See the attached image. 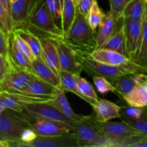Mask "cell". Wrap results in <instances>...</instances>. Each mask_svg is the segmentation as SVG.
Returning <instances> with one entry per match:
<instances>
[{"label":"cell","instance_id":"obj_1","mask_svg":"<svg viewBox=\"0 0 147 147\" xmlns=\"http://www.w3.org/2000/svg\"><path fill=\"white\" fill-rule=\"evenodd\" d=\"M96 32L88 20L77 11L76 18L67 34L63 37L65 42L78 54H91L96 50Z\"/></svg>","mask_w":147,"mask_h":147},{"label":"cell","instance_id":"obj_2","mask_svg":"<svg viewBox=\"0 0 147 147\" xmlns=\"http://www.w3.org/2000/svg\"><path fill=\"white\" fill-rule=\"evenodd\" d=\"M78 57L83 70L91 77L102 76L111 80L124 75L147 73L146 69L132 60L123 65H111L95 60L90 54H78Z\"/></svg>","mask_w":147,"mask_h":147},{"label":"cell","instance_id":"obj_3","mask_svg":"<svg viewBox=\"0 0 147 147\" xmlns=\"http://www.w3.org/2000/svg\"><path fill=\"white\" fill-rule=\"evenodd\" d=\"M27 30L41 38L63 37V30L56 23L49 10L45 0H40L32 13L27 24Z\"/></svg>","mask_w":147,"mask_h":147},{"label":"cell","instance_id":"obj_4","mask_svg":"<svg viewBox=\"0 0 147 147\" xmlns=\"http://www.w3.org/2000/svg\"><path fill=\"white\" fill-rule=\"evenodd\" d=\"M78 147H110V143L105 136L96 115L84 116L74 126Z\"/></svg>","mask_w":147,"mask_h":147},{"label":"cell","instance_id":"obj_5","mask_svg":"<svg viewBox=\"0 0 147 147\" xmlns=\"http://www.w3.org/2000/svg\"><path fill=\"white\" fill-rule=\"evenodd\" d=\"M34 121L24 113L4 109L0 113V140H21L22 132Z\"/></svg>","mask_w":147,"mask_h":147},{"label":"cell","instance_id":"obj_6","mask_svg":"<svg viewBox=\"0 0 147 147\" xmlns=\"http://www.w3.org/2000/svg\"><path fill=\"white\" fill-rule=\"evenodd\" d=\"M34 77L32 72L17 67L11 62L9 71L0 79V90L9 93H22Z\"/></svg>","mask_w":147,"mask_h":147},{"label":"cell","instance_id":"obj_7","mask_svg":"<svg viewBox=\"0 0 147 147\" xmlns=\"http://www.w3.org/2000/svg\"><path fill=\"white\" fill-rule=\"evenodd\" d=\"M23 113L30 116L33 121L38 119L57 121L67 123L73 128L76 123L49 103H29L25 105Z\"/></svg>","mask_w":147,"mask_h":147},{"label":"cell","instance_id":"obj_8","mask_svg":"<svg viewBox=\"0 0 147 147\" xmlns=\"http://www.w3.org/2000/svg\"><path fill=\"white\" fill-rule=\"evenodd\" d=\"M105 136L110 143V147H121L132 136L140 134L133 126L122 121L121 122L106 121L101 123Z\"/></svg>","mask_w":147,"mask_h":147},{"label":"cell","instance_id":"obj_9","mask_svg":"<svg viewBox=\"0 0 147 147\" xmlns=\"http://www.w3.org/2000/svg\"><path fill=\"white\" fill-rule=\"evenodd\" d=\"M50 39L57 49L61 70L75 75H80L83 69L79 60L78 53L67 45L63 37Z\"/></svg>","mask_w":147,"mask_h":147},{"label":"cell","instance_id":"obj_10","mask_svg":"<svg viewBox=\"0 0 147 147\" xmlns=\"http://www.w3.org/2000/svg\"><path fill=\"white\" fill-rule=\"evenodd\" d=\"M40 0H16L11 3V16L14 22V31L27 28L32 13Z\"/></svg>","mask_w":147,"mask_h":147},{"label":"cell","instance_id":"obj_11","mask_svg":"<svg viewBox=\"0 0 147 147\" xmlns=\"http://www.w3.org/2000/svg\"><path fill=\"white\" fill-rule=\"evenodd\" d=\"M32 128L37 136H51L63 134L71 133L74 128L65 123L57 121L38 119L32 123Z\"/></svg>","mask_w":147,"mask_h":147},{"label":"cell","instance_id":"obj_12","mask_svg":"<svg viewBox=\"0 0 147 147\" xmlns=\"http://www.w3.org/2000/svg\"><path fill=\"white\" fill-rule=\"evenodd\" d=\"M126 47L129 58L133 61L139 50L142 35V21L133 22L124 20Z\"/></svg>","mask_w":147,"mask_h":147},{"label":"cell","instance_id":"obj_13","mask_svg":"<svg viewBox=\"0 0 147 147\" xmlns=\"http://www.w3.org/2000/svg\"><path fill=\"white\" fill-rule=\"evenodd\" d=\"M30 147H78V144L75 134L71 132L51 136H37Z\"/></svg>","mask_w":147,"mask_h":147},{"label":"cell","instance_id":"obj_14","mask_svg":"<svg viewBox=\"0 0 147 147\" xmlns=\"http://www.w3.org/2000/svg\"><path fill=\"white\" fill-rule=\"evenodd\" d=\"M122 20L123 17L119 20L116 19L110 11L105 14L103 20L98 27V33L96 34V42H97L96 49L101 48L103 45L121 27V26L117 27L119 26V23Z\"/></svg>","mask_w":147,"mask_h":147},{"label":"cell","instance_id":"obj_15","mask_svg":"<svg viewBox=\"0 0 147 147\" xmlns=\"http://www.w3.org/2000/svg\"><path fill=\"white\" fill-rule=\"evenodd\" d=\"M93 109L96 118L100 123L121 117L122 107L106 99L98 98Z\"/></svg>","mask_w":147,"mask_h":147},{"label":"cell","instance_id":"obj_16","mask_svg":"<svg viewBox=\"0 0 147 147\" xmlns=\"http://www.w3.org/2000/svg\"><path fill=\"white\" fill-rule=\"evenodd\" d=\"M31 72L34 76L50 83L57 88H61V82L59 75L55 73L42 57H36L32 63ZM63 90V89H62Z\"/></svg>","mask_w":147,"mask_h":147},{"label":"cell","instance_id":"obj_17","mask_svg":"<svg viewBox=\"0 0 147 147\" xmlns=\"http://www.w3.org/2000/svg\"><path fill=\"white\" fill-rule=\"evenodd\" d=\"M58 89L60 88L55 87L50 83L35 76L22 93L32 95L38 97L53 98L55 97Z\"/></svg>","mask_w":147,"mask_h":147},{"label":"cell","instance_id":"obj_18","mask_svg":"<svg viewBox=\"0 0 147 147\" xmlns=\"http://www.w3.org/2000/svg\"><path fill=\"white\" fill-rule=\"evenodd\" d=\"M144 74V73L124 75L110 81L116 88V92L123 97L131 93L136 85L142 81Z\"/></svg>","mask_w":147,"mask_h":147},{"label":"cell","instance_id":"obj_19","mask_svg":"<svg viewBox=\"0 0 147 147\" xmlns=\"http://www.w3.org/2000/svg\"><path fill=\"white\" fill-rule=\"evenodd\" d=\"M123 98L129 106L145 108L147 106V74H144L143 80L137 84L131 93Z\"/></svg>","mask_w":147,"mask_h":147},{"label":"cell","instance_id":"obj_20","mask_svg":"<svg viewBox=\"0 0 147 147\" xmlns=\"http://www.w3.org/2000/svg\"><path fill=\"white\" fill-rule=\"evenodd\" d=\"M42 43V57L49 67L59 75L61 70L58 53L55 46L52 42L51 39L48 37L41 38Z\"/></svg>","mask_w":147,"mask_h":147},{"label":"cell","instance_id":"obj_21","mask_svg":"<svg viewBox=\"0 0 147 147\" xmlns=\"http://www.w3.org/2000/svg\"><path fill=\"white\" fill-rule=\"evenodd\" d=\"M90 55L98 61L111 65H123L131 61L130 58L118 52L104 48L96 49Z\"/></svg>","mask_w":147,"mask_h":147},{"label":"cell","instance_id":"obj_22","mask_svg":"<svg viewBox=\"0 0 147 147\" xmlns=\"http://www.w3.org/2000/svg\"><path fill=\"white\" fill-rule=\"evenodd\" d=\"M50 104L55 106L56 109H58L60 112L65 115L67 117L77 122L83 119L84 116L77 114L73 111L71 106L69 104L67 99L65 95V91L62 89H58L56 93L55 98L49 102Z\"/></svg>","mask_w":147,"mask_h":147},{"label":"cell","instance_id":"obj_23","mask_svg":"<svg viewBox=\"0 0 147 147\" xmlns=\"http://www.w3.org/2000/svg\"><path fill=\"white\" fill-rule=\"evenodd\" d=\"M101 48L111 50L118 52L129 58L126 47V34H125L124 23L123 25L112 35V37L103 45Z\"/></svg>","mask_w":147,"mask_h":147},{"label":"cell","instance_id":"obj_24","mask_svg":"<svg viewBox=\"0 0 147 147\" xmlns=\"http://www.w3.org/2000/svg\"><path fill=\"white\" fill-rule=\"evenodd\" d=\"M146 7L147 2L145 0H132L125 9L122 17L133 22H142Z\"/></svg>","mask_w":147,"mask_h":147},{"label":"cell","instance_id":"obj_25","mask_svg":"<svg viewBox=\"0 0 147 147\" xmlns=\"http://www.w3.org/2000/svg\"><path fill=\"white\" fill-rule=\"evenodd\" d=\"M13 32L9 36V55L10 59L17 67L31 72L32 61L17 48L13 40Z\"/></svg>","mask_w":147,"mask_h":147},{"label":"cell","instance_id":"obj_26","mask_svg":"<svg viewBox=\"0 0 147 147\" xmlns=\"http://www.w3.org/2000/svg\"><path fill=\"white\" fill-rule=\"evenodd\" d=\"M133 62L147 70V7L142 20V35L140 45Z\"/></svg>","mask_w":147,"mask_h":147},{"label":"cell","instance_id":"obj_27","mask_svg":"<svg viewBox=\"0 0 147 147\" xmlns=\"http://www.w3.org/2000/svg\"><path fill=\"white\" fill-rule=\"evenodd\" d=\"M14 32L28 44L36 57H42V43L40 37L27 29H17Z\"/></svg>","mask_w":147,"mask_h":147},{"label":"cell","instance_id":"obj_28","mask_svg":"<svg viewBox=\"0 0 147 147\" xmlns=\"http://www.w3.org/2000/svg\"><path fill=\"white\" fill-rule=\"evenodd\" d=\"M78 91L83 97V100L93 107L98 99L94 88L88 80L80 77V75H76Z\"/></svg>","mask_w":147,"mask_h":147},{"label":"cell","instance_id":"obj_29","mask_svg":"<svg viewBox=\"0 0 147 147\" xmlns=\"http://www.w3.org/2000/svg\"><path fill=\"white\" fill-rule=\"evenodd\" d=\"M76 7L72 0H63L62 11V30L64 36L67 34L76 16ZM63 36V37H64Z\"/></svg>","mask_w":147,"mask_h":147},{"label":"cell","instance_id":"obj_30","mask_svg":"<svg viewBox=\"0 0 147 147\" xmlns=\"http://www.w3.org/2000/svg\"><path fill=\"white\" fill-rule=\"evenodd\" d=\"M59 76H60V82H61V88L65 92L67 91L73 93L83 99L81 94L78 89L76 75L65 71V70H61L59 73Z\"/></svg>","mask_w":147,"mask_h":147},{"label":"cell","instance_id":"obj_31","mask_svg":"<svg viewBox=\"0 0 147 147\" xmlns=\"http://www.w3.org/2000/svg\"><path fill=\"white\" fill-rule=\"evenodd\" d=\"M0 106L4 109L23 113L24 106L18 101L9 92L0 90Z\"/></svg>","mask_w":147,"mask_h":147},{"label":"cell","instance_id":"obj_32","mask_svg":"<svg viewBox=\"0 0 147 147\" xmlns=\"http://www.w3.org/2000/svg\"><path fill=\"white\" fill-rule=\"evenodd\" d=\"M121 119L133 126L138 131L147 136V110L145 108H144V112L140 117L134 119L121 115Z\"/></svg>","mask_w":147,"mask_h":147},{"label":"cell","instance_id":"obj_33","mask_svg":"<svg viewBox=\"0 0 147 147\" xmlns=\"http://www.w3.org/2000/svg\"><path fill=\"white\" fill-rule=\"evenodd\" d=\"M105 14H106L102 11V9L99 7L97 1H95L89 11L87 18H86L89 25L95 32H96V29L100 25Z\"/></svg>","mask_w":147,"mask_h":147},{"label":"cell","instance_id":"obj_34","mask_svg":"<svg viewBox=\"0 0 147 147\" xmlns=\"http://www.w3.org/2000/svg\"><path fill=\"white\" fill-rule=\"evenodd\" d=\"M0 31L3 32L7 37L14 32L11 13L7 11L2 6L0 5Z\"/></svg>","mask_w":147,"mask_h":147},{"label":"cell","instance_id":"obj_35","mask_svg":"<svg viewBox=\"0 0 147 147\" xmlns=\"http://www.w3.org/2000/svg\"><path fill=\"white\" fill-rule=\"evenodd\" d=\"M45 1L56 23L58 24L59 27H62L63 4L61 3V0H45Z\"/></svg>","mask_w":147,"mask_h":147},{"label":"cell","instance_id":"obj_36","mask_svg":"<svg viewBox=\"0 0 147 147\" xmlns=\"http://www.w3.org/2000/svg\"><path fill=\"white\" fill-rule=\"evenodd\" d=\"M132 0H109L110 11L117 20L122 18L125 9Z\"/></svg>","mask_w":147,"mask_h":147},{"label":"cell","instance_id":"obj_37","mask_svg":"<svg viewBox=\"0 0 147 147\" xmlns=\"http://www.w3.org/2000/svg\"><path fill=\"white\" fill-rule=\"evenodd\" d=\"M93 80L95 86L99 93H106L109 92H112V93L116 92L114 86L112 85L110 80L102 76H93Z\"/></svg>","mask_w":147,"mask_h":147},{"label":"cell","instance_id":"obj_38","mask_svg":"<svg viewBox=\"0 0 147 147\" xmlns=\"http://www.w3.org/2000/svg\"><path fill=\"white\" fill-rule=\"evenodd\" d=\"M13 40H14V43L17 48L22 53H24L26 56H27L32 61H33L36 58L35 55L28 44L23 39L15 34L14 32H13Z\"/></svg>","mask_w":147,"mask_h":147},{"label":"cell","instance_id":"obj_39","mask_svg":"<svg viewBox=\"0 0 147 147\" xmlns=\"http://www.w3.org/2000/svg\"><path fill=\"white\" fill-rule=\"evenodd\" d=\"M121 147H147V136L140 133L126 141Z\"/></svg>","mask_w":147,"mask_h":147},{"label":"cell","instance_id":"obj_40","mask_svg":"<svg viewBox=\"0 0 147 147\" xmlns=\"http://www.w3.org/2000/svg\"><path fill=\"white\" fill-rule=\"evenodd\" d=\"M96 1V0H80L79 4L76 7V9L78 12L83 14L86 18H87L92 6Z\"/></svg>","mask_w":147,"mask_h":147},{"label":"cell","instance_id":"obj_41","mask_svg":"<svg viewBox=\"0 0 147 147\" xmlns=\"http://www.w3.org/2000/svg\"><path fill=\"white\" fill-rule=\"evenodd\" d=\"M9 37L3 32L0 31V56L8 58L9 55Z\"/></svg>","mask_w":147,"mask_h":147},{"label":"cell","instance_id":"obj_42","mask_svg":"<svg viewBox=\"0 0 147 147\" xmlns=\"http://www.w3.org/2000/svg\"><path fill=\"white\" fill-rule=\"evenodd\" d=\"M144 112V108H137L130 106L129 108H122L121 115L128 116L130 118H139L142 115Z\"/></svg>","mask_w":147,"mask_h":147},{"label":"cell","instance_id":"obj_43","mask_svg":"<svg viewBox=\"0 0 147 147\" xmlns=\"http://www.w3.org/2000/svg\"><path fill=\"white\" fill-rule=\"evenodd\" d=\"M37 137V135L36 132L33 130L32 127L27 128L24 131L22 132L21 135V139L23 142L27 145V147H30V144Z\"/></svg>","mask_w":147,"mask_h":147},{"label":"cell","instance_id":"obj_44","mask_svg":"<svg viewBox=\"0 0 147 147\" xmlns=\"http://www.w3.org/2000/svg\"><path fill=\"white\" fill-rule=\"evenodd\" d=\"M0 5L2 6L7 11L11 13V0H0Z\"/></svg>","mask_w":147,"mask_h":147},{"label":"cell","instance_id":"obj_45","mask_svg":"<svg viewBox=\"0 0 147 147\" xmlns=\"http://www.w3.org/2000/svg\"><path fill=\"white\" fill-rule=\"evenodd\" d=\"M72 1H73V4H75V6H76V7H77L78 4H79V2H80V0H72Z\"/></svg>","mask_w":147,"mask_h":147},{"label":"cell","instance_id":"obj_46","mask_svg":"<svg viewBox=\"0 0 147 147\" xmlns=\"http://www.w3.org/2000/svg\"><path fill=\"white\" fill-rule=\"evenodd\" d=\"M11 3H12V2H14V1H15L16 0H11Z\"/></svg>","mask_w":147,"mask_h":147},{"label":"cell","instance_id":"obj_47","mask_svg":"<svg viewBox=\"0 0 147 147\" xmlns=\"http://www.w3.org/2000/svg\"><path fill=\"white\" fill-rule=\"evenodd\" d=\"M145 109H146V110H147V106H146V107H145Z\"/></svg>","mask_w":147,"mask_h":147},{"label":"cell","instance_id":"obj_48","mask_svg":"<svg viewBox=\"0 0 147 147\" xmlns=\"http://www.w3.org/2000/svg\"><path fill=\"white\" fill-rule=\"evenodd\" d=\"M145 1H146V2H147V0H145Z\"/></svg>","mask_w":147,"mask_h":147}]
</instances>
